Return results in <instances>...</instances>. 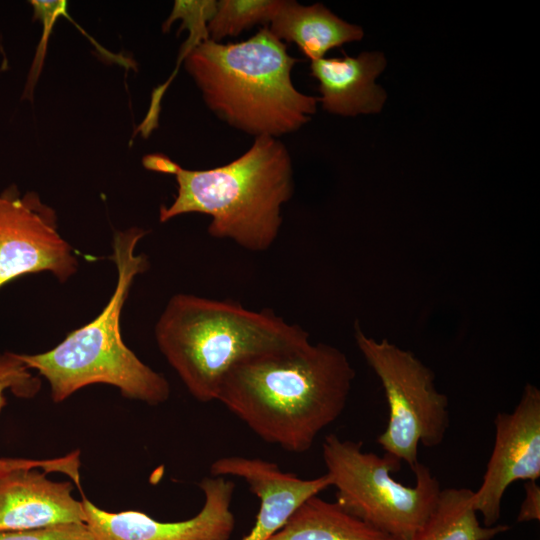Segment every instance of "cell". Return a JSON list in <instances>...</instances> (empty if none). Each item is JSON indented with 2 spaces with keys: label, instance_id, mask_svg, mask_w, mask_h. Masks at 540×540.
I'll return each mask as SVG.
<instances>
[{
  "label": "cell",
  "instance_id": "1",
  "mask_svg": "<svg viewBox=\"0 0 540 540\" xmlns=\"http://www.w3.org/2000/svg\"><path fill=\"white\" fill-rule=\"evenodd\" d=\"M354 378L344 352L307 341L238 361L216 400L263 441L302 453L341 416Z\"/></svg>",
  "mask_w": 540,
  "mask_h": 540
},
{
  "label": "cell",
  "instance_id": "2",
  "mask_svg": "<svg viewBox=\"0 0 540 540\" xmlns=\"http://www.w3.org/2000/svg\"><path fill=\"white\" fill-rule=\"evenodd\" d=\"M144 166L176 179L177 194L169 206L160 207V222L187 213L206 214L213 238L255 252L267 250L277 239L282 206L294 191L290 154L271 136L255 137L243 155L211 169H185L162 154L147 155Z\"/></svg>",
  "mask_w": 540,
  "mask_h": 540
},
{
  "label": "cell",
  "instance_id": "3",
  "mask_svg": "<svg viewBox=\"0 0 540 540\" xmlns=\"http://www.w3.org/2000/svg\"><path fill=\"white\" fill-rule=\"evenodd\" d=\"M298 61L265 26L237 43L203 41L186 55L184 66L218 118L254 137L278 138L316 112L318 98L292 83Z\"/></svg>",
  "mask_w": 540,
  "mask_h": 540
},
{
  "label": "cell",
  "instance_id": "4",
  "mask_svg": "<svg viewBox=\"0 0 540 540\" xmlns=\"http://www.w3.org/2000/svg\"><path fill=\"white\" fill-rule=\"evenodd\" d=\"M147 233L139 227L115 231L109 258L116 266L117 282L111 298L92 321L69 332L46 352L18 354L28 369L46 379L54 402L93 384L111 385L124 397L153 406L168 400L167 379L127 347L120 330L121 313L134 279L149 266L146 255L135 253Z\"/></svg>",
  "mask_w": 540,
  "mask_h": 540
},
{
  "label": "cell",
  "instance_id": "5",
  "mask_svg": "<svg viewBox=\"0 0 540 540\" xmlns=\"http://www.w3.org/2000/svg\"><path fill=\"white\" fill-rule=\"evenodd\" d=\"M157 346L189 393L216 400L226 372L238 361L309 341V333L270 309L254 311L233 300L178 293L154 328Z\"/></svg>",
  "mask_w": 540,
  "mask_h": 540
},
{
  "label": "cell",
  "instance_id": "6",
  "mask_svg": "<svg viewBox=\"0 0 540 540\" xmlns=\"http://www.w3.org/2000/svg\"><path fill=\"white\" fill-rule=\"evenodd\" d=\"M322 457L336 488V503L393 540H410L437 505L440 482L421 462L412 469L414 486H406L391 475L401 468L400 461L365 452L361 442L329 434Z\"/></svg>",
  "mask_w": 540,
  "mask_h": 540
},
{
  "label": "cell",
  "instance_id": "7",
  "mask_svg": "<svg viewBox=\"0 0 540 540\" xmlns=\"http://www.w3.org/2000/svg\"><path fill=\"white\" fill-rule=\"evenodd\" d=\"M354 338L388 403V423L377 442L384 454L412 470L419 462V444L433 448L443 442L450 425L449 399L437 389L434 372L413 352L366 335L358 322Z\"/></svg>",
  "mask_w": 540,
  "mask_h": 540
},
{
  "label": "cell",
  "instance_id": "8",
  "mask_svg": "<svg viewBox=\"0 0 540 540\" xmlns=\"http://www.w3.org/2000/svg\"><path fill=\"white\" fill-rule=\"evenodd\" d=\"M78 270L72 246L58 231L54 209L15 185L0 193V289L27 274L49 272L64 283Z\"/></svg>",
  "mask_w": 540,
  "mask_h": 540
},
{
  "label": "cell",
  "instance_id": "9",
  "mask_svg": "<svg viewBox=\"0 0 540 540\" xmlns=\"http://www.w3.org/2000/svg\"><path fill=\"white\" fill-rule=\"evenodd\" d=\"M493 449L472 505L484 526L496 525L508 487L540 477V390L527 383L513 411L494 419Z\"/></svg>",
  "mask_w": 540,
  "mask_h": 540
},
{
  "label": "cell",
  "instance_id": "10",
  "mask_svg": "<svg viewBox=\"0 0 540 540\" xmlns=\"http://www.w3.org/2000/svg\"><path fill=\"white\" fill-rule=\"evenodd\" d=\"M199 487L203 507L186 520L161 522L134 510L109 512L84 498V523L95 540H229L235 525L231 511L234 482L211 476L203 478Z\"/></svg>",
  "mask_w": 540,
  "mask_h": 540
},
{
  "label": "cell",
  "instance_id": "11",
  "mask_svg": "<svg viewBox=\"0 0 540 540\" xmlns=\"http://www.w3.org/2000/svg\"><path fill=\"white\" fill-rule=\"evenodd\" d=\"M37 462L0 459V531L84 523L81 501L70 482H55Z\"/></svg>",
  "mask_w": 540,
  "mask_h": 540
},
{
  "label": "cell",
  "instance_id": "12",
  "mask_svg": "<svg viewBox=\"0 0 540 540\" xmlns=\"http://www.w3.org/2000/svg\"><path fill=\"white\" fill-rule=\"evenodd\" d=\"M210 473L243 479L259 498L255 524L242 540H269L303 502L332 486L326 473L314 479H302L282 471L275 463L241 456L215 460Z\"/></svg>",
  "mask_w": 540,
  "mask_h": 540
},
{
  "label": "cell",
  "instance_id": "13",
  "mask_svg": "<svg viewBox=\"0 0 540 540\" xmlns=\"http://www.w3.org/2000/svg\"><path fill=\"white\" fill-rule=\"evenodd\" d=\"M385 65V57L380 52L311 61L310 71L319 82L322 96L318 101L322 108L341 116L379 112L386 94L375 79Z\"/></svg>",
  "mask_w": 540,
  "mask_h": 540
},
{
  "label": "cell",
  "instance_id": "14",
  "mask_svg": "<svg viewBox=\"0 0 540 540\" xmlns=\"http://www.w3.org/2000/svg\"><path fill=\"white\" fill-rule=\"evenodd\" d=\"M279 40L295 43L311 61L324 58L326 52L345 43L361 40L363 30L333 14L321 3L305 6L282 0L266 26Z\"/></svg>",
  "mask_w": 540,
  "mask_h": 540
},
{
  "label": "cell",
  "instance_id": "15",
  "mask_svg": "<svg viewBox=\"0 0 540 540\" xmlns=\"http://www.w3.org/2000/svg\"><path fill=\"white\" fill-rule=\"evenodd\" d=\"M269 540H393L318 495L308 498Z\"/></svg>",
  "mask_w": 540,
  "mask_h": 540
},
{
  "label": "cell",
  "instance_id": "16",
  "mask_svg": "<svg viewBox=\"0 0 540 540\" xmlns=\"http://www.w3.org/2000/svg\"><path fill=\"white\" fill-rule=\"evenodd\" d=\"M469 488L441 490L437 505L410 540H492L509 530L508 525L484 526L472 505Z\"/></svg>",
  "mask_w": 540,
  "mask_h": 540
},
{
  "label": "cell",
  "instance_id": "17",
  "mask_svg": "<svg viewBox=\"0 0 540 540\" xmlns=\"http://www.w3.org/2000/svg\"><path fill=\"white\" fill-rule=\"evenodd\" d=\"M282 0H220L208 23L209 39L219 42L257 24L268 25Z\"/></svg>",
  "mask_w": 540,
  "mask_h": 540
},
{
  "label": "cell",
  "instance_id": "18",
  "mask_svg": "<svg viewBox=\"0 0 540 540\" xmlns=\"http://www.w3.org/2000/svg\"><path fill=\"white\" fill-rule=\"evenodd\" d=\"M40 387V378L30 372L17 353H0V411L6 405V391L20 398H32Z\"/></svg>",
  "mask_w": 540,
  "mask_h": 540
},
{
  "label": "cell",
  "instance_id": "19",
  "mask_svg": "<svg viewBox=\"0 0 540 540\" xmlns=\"http://www.w3.org/2000/svg\"><path fill=\"white\" fill-rule=\"evenodd\" d=\"M217 1H175L173 10L163 25V31H167L172 22L181 19L180 30L187 29L189 34L204 36L209 39L208 23L216 11Z\"/></svg>",
  "mask_w": 540,
  "mask_h": 540
},
{
  "label": "cell",
  "instance_id": "20",
  "mask_svg": "<svg viewBox=\"0 0 540 540\" xmlns=\"http://www.w3.org/2000/svg\"><path fill=\"white\" fill-rule=\"evenodd\" d=\"M0 540H95L85 523H63L42 528L0 531Z\"/></svg>",
  "mask_w": 540,
  "mask_h": 540
},
{
  "label": "cell",
  "instance_id": "21",
  "mask_svg": "<svg viewBox=\"0 0 540 540\" xmlns=\"http://www.w3.org/2000/svg\"><path fill=\"white\" fill-rule=\"evenodd\" d=\"M30 3L34 8V16L38 19H41V21L43 22L44 34L40 43V45L43 44L42 50L35 57L30 72L29 81L26 86V89L28 90H32V86L34 85L33 83L36 81V78L38 77L37 75L43 64V51H45L47 39L49 34L51 33L55 19H57L59 13H61L67 6V3L65 1H30Z\"/></svg>",
  "mask_w": 540,
  "mask_h": 540
},
{
  "label": "cell",
  "instance_id": "22",
  "mask_svg": "<svg viewBox=\"0 0 540 540\" xmlns=\"http://www.w3.org/2000/svg\"><path fill=\"white\" fill-rule=\"evenodd\" d=\"M525 496L521 503L517 522H531L540 520V486L536 480L525 481Z\"/></svg>",
  "mask_w": 540,
  "mask_h": 540
}]
</instances>
